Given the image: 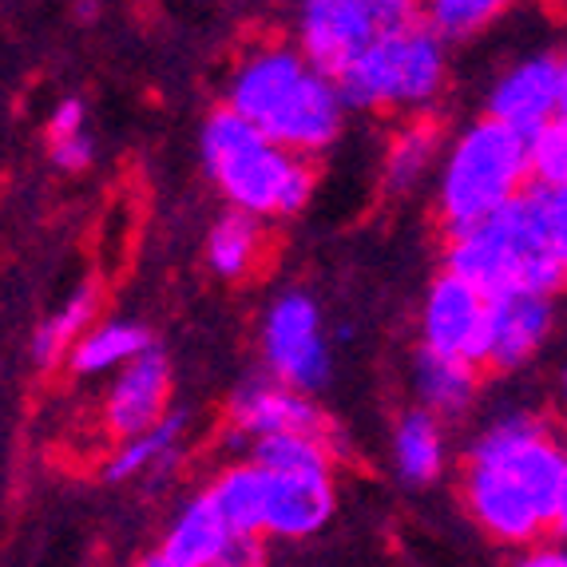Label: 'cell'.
Returning <instances> with one entry per match:
<instances>
[{
	"instance_id": "1",
	"label": "cell",
	"mask_w": 567,
	"mask_h": 567,
	"mask_svg": "<svg viewBox=\"0 0 567 567\" xmlns=\"http://www.w3.org/2000/svg\"><path fill=\"white\" fill-rule=\"evenodd\" d=\"M227 107L255 123L290 155H322L341 132L346 104L338 84L298 52V44L266 40L243 52L227 80Z\"/></svg>"
},
{
	"instance_id": "2",
	"label": "cell",
	"mask_w": 567,
	"mask_h": 567,
	"mask_svg": "<svg viewBox=\"0 0 567 567\" xmlns=\"http://www.w3.org/2000/svg\"><path fill=\"white\" fill-rule=\"evenodd\" d=\"M203 163L223 190L230 210L255 218H286L310 203L318 171L306 155H290L270 143L255 123H246L230 107L207 115L203 127Z\"/></svg>"
},
{
	"instance_id": "3",
	"label": "cell",
	"mask_w": 567,
	"mask_h": 567,
	"mask_svg": "<svg viewBox=\"0 0 567 567\" xmlns=\"http://www.w3.org/2000/svg\"><path fill=\"white\" fill-rule=\"evenodd\" d=\"M445 270L481 286L488 298L501 293H539L556 298L567 286V270L551 255L536 190L484 218L481 227L445 238Z\"/></svg>"
},
{
	"instance_id": "4",
	"label": "cell",
	"mask_w": 567,
	"mask_h": 567,
	"mask_svg": "<svg viewBox=\"0 0 567 567\" xmlns=\"http://www.w3.org/2000/svg\"><path fill=\"white\" fill-rule=\"evenodd\" d=\"M532 190L528 183V140L504 127L501 120L468 123L461 135L445 147L441 175H436V218L441 230L461 235V230L481 227L484 218L504 210Z\"/></svg>"
},
{
	"instance_id": "5",
	"label": "cell",
	"mask_w": 567,
	"mask_h": 567,
	"mask_svg": "<svg viewBox=\"0 0 567 567\" xmlns=\"http://www.w3.org/2000/svg\"><path fill=\"white\" fill-rule=\"evenodd\" d=\"M333 84L341 104L358 112L425 115L449 84V44L413 24L361 52Z\"/></svg>"
},
{
	"instance_id": "6",
	"label": "cell",
	"mask_w": 567,
	"mask_h": 567,
	"mask_svg": "<svg viewBox=\"0 0 567 567\" xmlns=\"http://www.w3.org/2000/svg\"><path fill=\"white\" fill-rule=\"evenodd\" d=\"M421 24V0H298V52L338 80L361 52Z\"/></svg>"
},
{
	"instance_id": "7",
	"label": "cell",
	"mask_w": 567,
	"mask_h": 567,
	"mask_svg": "<svg viewBox=\"0 0 567 567\" xmlns=\"http://www.w3.org/2000/svg\"><path fill=\"white\" fill-rule=\"evenodd\" d=\"M464 464L501 468L504 476H512L528 492V501L551 524L559 481H564L567 464V445L559 429L544 413H536V409H508V413L492 416L488 425L473 436V445L464 453Z\"/></svg>"
},
{
	"instance_id": "8",
	"label": "cell",
	"mask_w": 567,
	"mask_h": 567,
	"mask_svg": "<svg viewBox=\"0 0 567 567\" xmlns=\"http://www.w3.org/2000/svg\"><path fill=\"white\" fill-rule=\"evenodd\" d=\"M262 358L270 378L298 393H313L330 381V346L322 333V310L310 293H282L262 322Z\"/></svg>"
},
{
	"instance_id": "9",
	"label": "cell",
	"mask_w": 567,
	"mask_h": 567,
	"mask_svg": "<svg viewBox=\"0 0 567 567\" xmlns=\"http://www.w3.org/2000/svg\"><path fill=\"white\" fill-rule=\"evenodd\" d=\"M484 322H488V293L481 286L464 282L453 270H441L429 286L425 306H421V350L481 365Z\"/></svg>"
},
{
	"instance_id": "10",
	"label": "cell",
	"mask_w": 567,
	"mask_h": 567,
	"mask_svg": "<svg viewBox=\"0 0 567 567\" xmlns=\"http://www.w3.org/2000/svg\"><path fill=\"white\" fill-rule=\"evenodd\" d=\"M461 496H464L468 516H473L484 536H492L496 544L532 548V544H539V536L548 532L544 512H539L536 504L528 501V492L512 481V476H504L501 468L464 464Z\"/></svg>"
},
{
	"instance_id": "11",
	"label": "cell",
	"mask_w": 567,
	"mask_h": 567,
	"mask_svg": "<svg viewBox=\"0 0 567 567\" xmlns=\"http://www.w3.org/2000/svg\"><path fill=\"white\" fill-rule=\"evenodd\" d=\"M230 436L235 445L250 449V441L258 436H278V433H313L330 436V421L326 413L310 401V393L282 385L275 378L246 381L243 389H235V398L227 405Z\"/></svg>"
},
{
	"instance_id": "12",
	"label": "cell",
	"mask_w": 567,
	"mask_h": 567,
	"mask_svg": "<svg viewBox=\"0 0 567 567\" xmlns=\"http://www.w3.org/2000/svg\"><path fill=\"white\" fill-rule=\"evenodd\" d=\"M556 330V306L539 293H501L488 298V322H484V358L481 369L512 373L528 365Z\"/></svg>"
},
{
	"instance_id": "13",
	"label": "cell",
	"mask_w": 567,
	"mask_h": 567,
	"mask_svg": "<svg viewBox=\"0 0 567 567\" xmlns=\"http://www.w3.org/2000/svg\"><path fill=\"white\" fill-rule=\"evenodd\" d=\"M171 405V365L159 350L140 353L120 369L104 398V429L115 445L147 433L167 416Z\"/></svg>"
},
{
	"instance_id": "14",
	"label": "cell",
	"mask_w": 567,
	"mask_h": 567,
	"mask_svg": "<svg viewBox=\"0 0 567 567\" xmlns=\"http://www.w3.org/2000/svg\"><path fill=\"white\" fill-rule=\"evenodd\" d=\"M556 95H559V60L551 52L516 60L504 68L488 92V115L512 127L516 135L532 140L544 123L556 120Z\"/></svg>"
},
{
	"instance_id": "15",
	"label": "cell",
	"mask_w": 567,
	"mask_h": 567,
	"mask_svg": "<svg viewBox=\"0 0 567 567\" xmlns=\"http://www.w3.org/2000/svg\"><path fill=\"white\" fill-rule=\"evenodd\" d=\"M338 508L333 476H275L270 473V496H266L262 536L275 539H306L330 524Z\"/></svg>"
},
{
	"instance_id": "16",
	"label": "cell",
	"mask_w": 567,
	"mask_h": 567,
	"mask_svg": "<svg viewBox=\"0 0 567 567\" xmlns=\"http://www.w3.org/2000/svg\"><path fill=\"white\" fill-rule=\"evenodd\" d=\"M481 378H484V369L464 358H445V353H433V350H416V358H413L416 405L436 413L445 425L449 421H461V416L476 405Z\"/></svg>"
},
{
	"instance_id": "17",
	"label": "cell",
	"mask_w": 567,
	"mask_h": 567,
	"mask_svg": "<svg viewBox=\"0 0 567 567\" xmlns=\"http://www.w3.org/2000/svg\"><path fill=\"white\" fill-rule=\"evenodd\" d=\"M227 539L230 528L223 524L207 492H199L175 512V520H171L167 536L159 539L155 551H159L167 567H215L223 548H227Z\"/></svg>"
},
{
	"instance_id": "18",
	"label": "cell",
	"mask_w": 567,
	"mask_h": 567,
	"mask_svg": "<svg viewBox=\"0 0 567 567\" xmlns=\"http://www.w3.org/2000/svg\"><path fill=\"white\" fill-rule=\"evenodd\" d=\"M449 461V425L429 409H405L393 425V464L398 476L413 488L441 481Z\"/></svg>"
},
{
	"instance_id": "19",
	"label": "cell",
	"mask_w": 567,
	"mask_h": 567,
	"mask_svg": "<svg viewBox=\"0 0 567 567\" xmlns=\"http://www.w3.org/2000/svg\"><path fill=\"white\" fill-rule=\"evenodd\" d=\"M203 492H207L210 504L218 508V516H223V524L230 528V536H262L270 473L258 468L250 456L227 464V468H218Z\"/></svg>"
},
{
	"instance_id": "20",
	"label": "cell",
	"mask_w": 567,
	"mask_h": 567,
	"mask_svg": "<svg viewBox=\"0 0 567 567\" xmlns=\"http://www.w3.org/2000/svg\"><path fill=\"white\" fill-rule=\"evenodd\" d=\"M445 127L436 115H409V123H401V132L393 135L385 152V171H381V183H385L389 195H409L416 183L425 179L429 171L436 167V159H445Z\"/></svg>"
},
{
	"instance_id": "21",
	"label": "cell",
	"mask_w": 567,
	"mask_h": 567,
	"mask_svg": "<svg viewBox=\"0 0 567 567\" xmlns=\"http://www.w3.org/2000/svg\"><path fill=\"white\" fill-rule=\"evenodd\" d=\"M266 250H270V235H266V218L246 215V210H227L207 235V262L218 278H238L255 275L262 266Z\"/></svg>"
},
{
	"instance_id": "22",
	"label": "cell",
	"mask_w": 567,
	"mask_h": 567,
	"mask_svg": "<svg viewBox=\"0 0 567 567\" xmlns=\"http://www.w3.org/2000/svg\"><path fill=\"white\" fill-rule=\"evenodd\" d=\"M338 436H313V433H278L250 441L246 456L275 476H333V449Z\"/></svg>"
},
{
	"instance_id": "23",
	"label": "cell",
	"mask_w": 567,
	"mask_h": 567,
	"mask_svg": "<svg viewBox=\"0 0 567 567\" xmlns=\"http://www.w3.org/2000/svg\"><path fill=\"white\" fill-rule=\"evenodd\" d=\"M155 350L152 333L135 322H104L92 326L84 338L76 341V350L68 353V365L76 369L80 378H95L107 369H123L127 361H135L140 353Z\"/></svg>"
},
{
	"instance_id": "24",
	"label": "cell",
	"mask_w": 567,
	"mask_h": 567,
	"mask_svg": "<svg viewBox=\"0 0 567 567\" xmlns=\"http://www.w3.org/2000/svg\"><path fill=\"white\" fill-rule=\"evenodd\" d=\"M95 313H100V290L95 286H80L37 330V338H32V361L40 369H52L60 361H68V353L76 350V341L92 330Z\"/></svg>"
},
{
	"instance_id": "25",
	"label": "cell",
	"mask_w": 567,
	"mask_h": 567,
	"mask_svg": "<svg viewBox=\"0 0 567 567\" xmlns=\"http://www.w3.org/2000/svg\"><path fill=\"white\" fill-rule=\"evenodd\" d=\"M183 429H187V416L167 413L155 429L115 445V453L104 464V481L120 484V481H132V476L152 473V468H167V461L175 456V449L183 441Z\"/></svg>"
},
{
	"instance_id": "26",
	"label": "cell",
	"mask_w": 567,
	"mask_h": 567,
	"mask_svg": "<svg viewBox=\"0 0 567 567\" xmlns=\"http://www.w3.org/2000/svg\"><path fill=\"white\" fill-rule=\"evenodd\" d=\"M516 0H421V24L445 44H464L492 29Z\"/></svg>"
},
{
	"instance_id": "27",
	"label": "cell",
	"mask_w": 567,
	"mask_h": 567,
	"mask_svg": "<svg viewBox=\"0 0 567 567\" xmlns=\"http://www.w3.org/2000/svg\"><path fill=\"white\" fill-rule=\"evenodd\" d=\"M528 183L532 190L567 187V120L559 115L528 140Z\"/></svg>"
},
{
	"instance_id": "28",
	"label": "cell",
	"mask_w": 567,
	"mask_h": 567,
	"mask_svg": "<svg viewBox=\"0 0 567 567\" xmlns=\"http://www.w3.org/2000/svg\"><path fill=\"white\" fill-rule=\"evenodd\" d=\"M536 203H539V218H544V235H548L551 255L567 270V187L536 190Z\"/></svg>"
},
{
	"instance_id": "29",
	"label": "cell",
	"mask_w": 567,
	"mask_h": 567,
	"mask_svg": "<svg viewBox=\"0 0 567 567\" xmlns=\"http://www.w3.org/2000/svg\"><path fill=\"white\" fill-rule=\"evenodd\" d=\"M215 567H270L266 536H230Z\"/></svg>"
},
{
	"instance_id": "30",
	"label": "cell",
	"mask_w": 567,
	"mask_h": 567,
	"mask_svg": "<svg viewBox=\"0 0 567 567\" xmlns=\"http://www.w3.org/2000/svg\"><path fill=\"white\" fill-rule=\"evenodd\" d=\"M92 155H95V143L87 140L84 132L52 143V163H56L60 171H84L87 163H92Z\"/></svg>"
},
{
	"instance_id": "31",
	"label": "cell",
	"mask_w": 567,
	"mask_h": 567,
	"mask_svg": "<svg viewBox=\"0 0 567 567\" xmlns=\"http://www.w3.org/2000/svg\"><path fill=\"white\" fill-rule=\"evenodd\" d=\"M80 132H84V104H80V100H64V104L52 112V120H48V140L56 143Z\"/></svg>"
},
{
	"instance_id": "32",
	"label": "cell",
	"mask_w": 567,
	"mask_h": 567,
	"mask_svg": "<svg viewBox=\"0 0 567 567\" xmlns=\"http://www.w3.org/2000/svg\"><path fill=\"white\" fill-rule=\"evenodd\" d=\"M512 567H567V544H532L512 559Z\"/></svg>"
},
{
	"instance_id": "33",
	"label": "cell",
	"mask_w": 567,
	"mask_h": 567,
	"mask_svg": "<svg viewBox=\"0 0 567 567\" xmlns=\"http://www.w3.org/2000/svg\"><path fill=\"white\" fill-rule=\"evenodd\" d=\"M548 532L559 539V544H567V464H564V481H559L556 512H551V524H548Z\"/></svg>"
},
{
	"instance_id": "34",
	"label": "cell",
	"mask_w": 567,
	"mask_h": 567,
	"mask_svg": "<svg viewBox=\"0 0 567 567\" xmlns=\"http://www.w3.org/2000/svg\"><path fill=\"white\" fill-rule=\"evenodd\" d=\"M559 95H556V115L567 120V52H559Z\"/></svg>"
},
{
	"instance_id": "35",
	"label": "cell",
	"mask_w": 567,
	"mask_h": 567,
	"mask_svg": "<svg viewBox=\"0 0 567 567\" xmlns=\"http://www.w3.org/2000/svg\"><path fill=\"white\" fill-rule=\"evenodd\" d=\"M556 413H559V425L567 429V369H564V378H559V398H556Z\"/></svg>"
},
{
	"instance_id": "36",
	"label": "cell",
	"mask_w": 567,
	"mask_h": 567,
	"mask_svg": "<svg viewBox=\"0 0 567 567\" xmlns=\"http://www.w3.org/2000/svg\"><path fill=\"white\" fill-rule=\"evenodd\" d=\"M135 567H167V564H163V556H159V551H147V556H143Z\"/></svg>"
},
{
	"instance_id": "37",
	"label": "cell",
	"mask_w": 567,
	"mask_h": 567,
	"mask_svg": "<svg viewBox=\"0 0 567 567\" xmlns=\"http://www.w3.org/2000/svg\"><path fill=\"white\" fill-rule=\"evenodd\" d=\"M95 17V0H80V20Z\"/></svg>"
}]
</instances>
